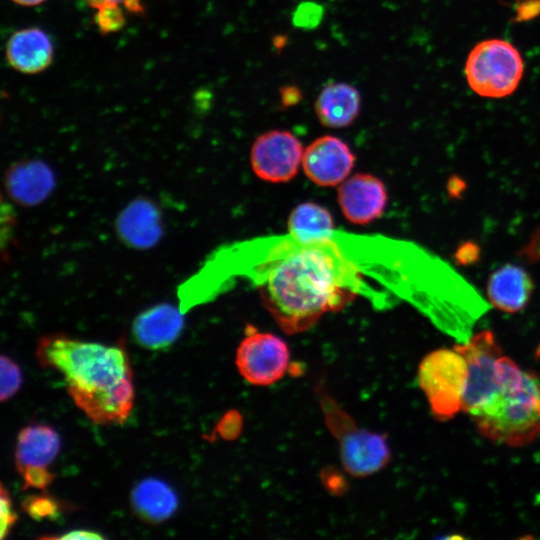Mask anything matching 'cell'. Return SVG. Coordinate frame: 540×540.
<instances>
[{
	"label": "cell",
	"instance_id": "6da1fadb",
	"mask_svg": "<svg viewBox=\"0 0 540 540\" xmlns=\"http://www.w3.org/2000/svg\"><path fill=\"white\" fill-rule=\"evenodd\" d=\"M334 234L312 243L289 237L273 247L256 269V285L265 308L289 334L309 329L361 291V268L339 248Z\"/></svg>",
	"mask_w": 540,
	"mask_h": 540
},
{
	"label": "cell",
	"instance_id": "7a4b0ae2",
	"mask_svg": "<svg viewBox=\"0 0 540 540\" xmlns=\"http://www.w3.org/2000/svg\"><path fill=\"white\" fill-rule=\"evenodd\" d=\"M36 356L62 374L78 408L96 424H122L134 403L129 357L120 344L85 342L64 334L43 336Z\"/></svg>",
	"mask_w": 540,
	"mask_h": 540
},
{
	"label": "cell",
	"instance_id": "3957f363",
	"mask_svg": "<svg viewBox=\"0 0 540 540\" xmlns=\"http://www.w3.org/2000/svg\"><path fill=\"white\" fill-rule=\"evenodd\" d=\"M485 438L511 447H522L540 435V380L526 372L524 382L500 391L471 415Z\"/></svg>",
	"mask_w": 540,
	"mask_h": 540
},
{
	"label": "cell",
	"instance_id": "277c9868",
	"mask_svg": "<svg viewBox=\"0 0 540 540\" xmlns=\"http://www.w3.org/2000/svg\"><path fill=\"white\" fill-rule=\"evenodd\" d=\"M524 61L511 42L490 38L470 50L464 66L470 89L483 98L501 99L513 94L524 75Z\"/></svg>",
	"mask_w": 540,
	"mask_h": 540
},
{
	"label": "cell",
	"instance_id": "5b68a950",
	"mask_svg": "<svg viewBox=\"0 0 540 540\" xmlns=\"http://www.w3.org/2000/svg\"><path fill=\"white\" fill-rule=\"evenodd\" d=\"M417 379L437 420H449L462 411L467 364L454 348L437 349L426 355L419 365Z\"/></svg>",
	"mask_w": 540,
	"mask_h": 540
},
{
	"label": "cell",
	"instance_id": "8992f818",
	"mask_svg": "<svg viewBox=\"0 0 540 540\" xmlns=\"http://www.w3.org/2000/svg\"><path fill=\"white\" fill-rule=\"evenodd\" d=\"M326 421L340 443L345 469L354 476H366L384 467L390 450L383 435L358 428L330 397L321 400Z\"/></svg>",
	"mask_w": 540,
	"mask_h": 540
},
{
	"label": "cell",
	"instance_id": "52a82bcc",
	"mask_svg": "<svg viewBox=\"0 0 540 540\" xmlns=\"http://www.w3.org/2000/svg\"><path fill=\"white\" fill-rule=\"evenodd\" d=\"M467 364V380L462 411L470 416L486 405L499 392L497 363L503 355L495 335L483 330L465 343L454 346Z\"/></svg>",
	"mask_w": 540,
	"mask_h": 540
},
{
	"label": "cell",
	"instance_id": "ba28073f",
	"mask_svg": "<svg viewBox=\"0 0 540 540\" xmlns=\"http://www.w3.org/2000/svg\"><path fill=\"white\" fill-rule=\"evenodd\" d=\"M290 353L280 337L260 331H248L236 352V366L250 384L267 386L280 380L289 366Z\"/></svg>",
	"mask_w": 540,
	"mask_h": 540
},
{
	"label": "cell",
	"instance_id": "9c48e42d",
	"mask_svg": "<svg viewBox=\"0 0 540 540\" xmlns=\"http://www.w3.org/2000/svg\"><path fill=\"white\" fill-rule=\"evenodd\" d=\"M303 153V146L293 133L271 130L258 136L252 144L251 167L264 181L288 182L298 173Z\"/></svg>",
	"mask_w": 540,
	"mask_h": 540
},
{
	"label": "cell",
	"instance_id": "30bf717a",
	"mask_svg": "<svg viewBox=\"0 0 540 540\" xmlns=\"http://www.w3.org/2000/svg\"><path fill=\"white\" fill-rule=\"evenodd\" d=\"M355 154L340 138L321 136L305 149L302 167L306 176L322 187L340 185L355 165Z\"/></svg>",
	"mask_w": 540,
	"mask_h": 540
},
{
	"label": "cell",
	"instance_id": "8fae6325",
	"mask_svg": "<svg viewBox=\"0 0 540 540\" xmlns=\"http://www.w3.org/2000/svg\"><path fill=\"white\" fill-rule=\"evenodd\" d=\"M337 201L349 222L365 225L383 215L388 193L381 179L368 173H358L339 185Z\"/></svg>",
	"mask_w": 540,
	"mask_h": 540
},
{
	"label": "cell",
	"instance_id": "7c38bea8",
	"mask_svg": "<svg viewBox=\"0 0 540 540\" xmlns=\"http://www.w3.org/2000/svg\"><path fill=\"white\" fill-rule=\"evenodd\" d=\"M534 281L529 272L514 263H506L495 269L487 281L489 304L505 313L524 310L533 295Z\"/></svg>",
	"mask_w": 540,
	"mask_h": 540
},
{
	"label": "cell",
	"instance_id": "4fadbf2b",
	"mask_svg": "<svg viewBox=\"0 0 540 540\" xmlns=\"http://www.w3.org/2000/svg\"><path fill=\"white\" fill-rule=\"evenodd\" d=\"M184 312L174 305L162 303L140 313L132 325L135 341L150 350L169 347L184 327Z\"/></svg>",
	"mask_w": 540,
	"mask_h": 540
},
{
	"label": "cell",
	"instance_id": "5bb4252c",
	"mask_svg": "<svg viewBox=\"0 0 540 540\" xmlns=\"http://www.w3.org/2000/svg\"><path fill=\"white\" fill-rule=\"evenodd\" d=\"M61 446L60 436L49 425L32 423L20 430L15 448V466L21 475L49 470Z\"/></svg>",
	"mask_w": 540,
	"mask_h": 540
},
{
	"label": "cell",
	"instance_id": "9a60e30c",
	"mask_svg": "<svg viewBox=\"0 0 540 540\" xmlns=\"http://www.w3.org/2000/svg\"><path fill=\"white\" fill-rule=\"evenodd\" d=\"M314 110L323 126L332 129L344 128L357 119L361 110V95L348 83H328L318 94Z\"/></svg>",
	"mask_w": 540,
	"mask_h": 540
},
{
	"label": "cell",
	"instance_id": "2e32d148",
	"mask_svg": "<svg viewBox=\"0 0 540 540\" xmlns=\"http://www.w3.org/2000/svg\"><path fill=\"white\" fill-rule=\"evenodd\" d=\"M6 57L17 71L25 74L39 73L52 61V42L48 35L38 28L22 29L8 40Z\"/></svg>",
	"mask_w": 540,
	"mask_h": 540
},
{
	"label": "cell",
	"instance_id": "e0dca14e",
	"mask_svg": "<svg viewBox=\"0 0 540 540\" xmlns=\"http://www.w3.org/2000/svg\"><path fill=\"white\" fill-rule=\"evenodd\" d=\"M54 183L52 171L39 161H25L12 166L5 180L9 196L25 206L42 202L52 191Z\"/></svg>",
	"mask_w": 540,
	"mask_h": 540
},
{
	"label": "cell",
	"instance_id": "ac0fdd59",
	"mask_svg": "<svg viewBox=\"0 0 540 540\" xmlns=\"http://www.w3.org/2000/svg\"><path fill=\"white\" fill-rule=\"evenodd\" d=\"M117 230L124 242L144 249L156 244L161 236V217L154 204L146 199L130 203L117 219Z\"/></svg>",
	"mask_w": 540,
	"mask_h": 540
},
{
	"label": "cell",
	"instance_id": "d6986e66",
	"mask_svg": "<svg viewBox=\"0 0 540 540\" xmlns=\"http://www.w3.org/2000/svg\"><path fill=\"white\" fill-rule=\"evenodd\" d=\"M130 499L136 515L148 523L163 522L178 508L175 491L166 482L157 478H146L137 483Z\"/></svg>",
	"mask_w": 540,
	"mask_h": 540
},
{
	"label": "cell",
	"instance_id": "ffe728a7",
	"mask_svg": "<svg viewBox=\"0 0 540 540\" xmlns=\"http://www.w3.org/2000/svg\"><path fill=\"white\" fill-rule=\"evenodd\" d=\"M289 237L299 243H312L330 238L335 233L331 213L314 202L297 205L287 222Z\"/></svg>",
	"mask_w": 540,
	"mask_h": 540
},
{
	"label": "cell",
	"instance_id": "44dd1931",
	"mask_svg": "<svg viewBox=\"0 0 540 540\" xmlns=\"http://www.w3.org/2000/svg\"><path fill=\"white\" fill-rule=\"evenodd\" d=\"M24 512L34 520L56 519L63 506L54 497L45 494L29 495L21 503Z\"/></svg>",
	"mask_w": 540,
	"mask_h": 540
},
{
	"label": "cell",
	"instance_id": "7402d4cb",
	"mask_svg": "<svg viewBox=\"0 0 540 540\" xmlns=\"http://www.w3.org/2000/svg\"><path fill=\"white\" fill-rule=\"evenodd\" d=\"M1 392L2 402L12 398L21 388L23 376L20 367L6 355H1Z\"/></svg>",
	"mask_w": 540,
	"mask_h": 540
},
{
	"label": "cell",
	"instance_id": "603a6c76",
	"mask_svg": "<svg viewBox=\"0 0 540 540\" xmlns=\"http://www.w3.org/2000/svg\"><path fill=\"white\" fill-rule=\"evenodd\" d=\"M323 13L321 5L314 2H303L293 14V23L299 28L312 29L320 23Z\"/></svg>",
	"mask_w": 540,
	"mask_h": 540
},
{
	"label": "cell",
	"instance_id": "cb8c5ba5",
	"mask_svg": "<svg viewBox=\"0 0 540 540\" xmlns=\"http://www.w3.org/2000/svg\"><path fill=\"white\" fill-rule=\"evenodd\" d=\"M96 24L103 33L115 32L122 28L125 19L119 5L97 9Z\"/></svg>",
	"mask_w": 540,
	"mask_h": 540
},
{
	"label": "cell",
	"instance_id": "d4e9b609",
	"mask_svg": "<svg viewBox=\"0 0 540 540\" xmlns=\"http://www.w3.org/2000/svg\"><path fill=\"white\" fill-rule=\"evenodd\" d=\"M0 517H1V539H4L10 533L12 527L17 521V514L13 509L12 499L9 491L1 484L0 491Z\"/></svg>",
	"mask_w": 540,
	"mask_h": 540
},
{
	"label": "cell",
	"instance_id": "484cf974",
	"mask_svg": "<svg viewBox=\"0 0 540 540\" xmlns=\"http://www.w3.org/2000/svg\"><path fill=\"white\" fill-rule=\"evenodd\" d=\"M453 259L458 266L467 267L478 263L481 259V247L472 240L460 243L453 253Z\"/></svg>",
	"mask_w": 540,
	"mask_h": 540
},
{
	"label": "cell",
	"instance_id": "4316f807",
	"mask_svg": "<svg viewBox=\"0 0 540 540\" xmlns=\"http://www.w3.org/2000/svg\"><path fill=\"white\" fill-rule=\"evenodd\" d=\"M217 430L223 438H234L239 432V415L235 412L224 415L217 426Z\"/></svg>",
	"mask_w": 540,
	"mask_h": 540
},
{
	"label": "cell",
	"instance_id": "83f0119b",
	"mask_svg": "<svg viewBox=\"0 0 540 540\" xmlns=\"http://www.w3.org/2000/svg\"><path fill=\"white\" fill-rule=\"evenodd\" d=\"M42 539H59V540H82V539H103L104 536L90 530H73L69 531L66 534L60 536H46L41 537Z\"/></svg>",
	"mask_w": 540,
	"mask_h": 540
},
{
	"label": "cell",
	"instance_id": "f1b7e54d",
	"mask_svg": "<svg viewBox=\"0 0 540 540\" xmlns=\"http://www.w3.org/2000/svg\"><path fill=\"white\" fill-rule=\"evenodd\" d=\"M466 188L467 184L464 179L456 174L451 175L447 180L446 191L448 197L451 199H459L463 196Z\"/></svg>",
	"mask_w": 540,
	"mask_h": 540
},
{
	"label": "cell",
	"instance_id": "f546056e",
	"mask_svg": "<svg viewBox=\"0 0 540 540\" xmlns=\"http://www.w3.org/2000/svg\"><path fill=\"white\" fill-rule=\"evenodd\" d=\"M281 103L284 107L296 105L302 98L301 91L292 85L284 86L280 90Z\"/></svg>",
	"mask_w": 540,
	"mask_h": 540
},
{
	"label": "cell",
	"instance_id": "4dcf8cb0",
	"mask_svg": "<svg viewBox=\"0 0 540 540\" xmlns=\"http://www.w3.org/2000/svg\"><path fill=\"white\" fill-rule=\"evenodd\" d=\"M88 5L96 9H100L107 6L119 5L121 2L125 3L126 6L133 10L138 11L141 9L138 0H86Z\"/></svg>",
	"mask_w": 540,
	"mask_h": 540
},
{
	"label": "cell",
	"instance_id": "1f68e13d",
	"mask_svg": "<svg viewBox=\"0 0 540 540\" xmlns=\"http://www.w3.org/2000/svg\"><path fill=\"white\" fill-rule=\"evenodd\" d=\"M522 255H525L529 261L540 259V230L538 229L530 240L529 244L522 250Z\"/></svg>",
	"mask_w": 540,
	"mask_h": 540
},
{
	"label": "cell",
	"instance_id": "d6a6232c",
	"mask_svg": "<svg viewBox=\"0 0 540 540\" xmlns=\"http://www.w3.org/2000/svg\"><path fill=\"white\" fill-rule=\"evenodd\" d=\"M13 1L17 4L24 5V6H34V5H38L44 2L45 0H13Z\"/></svg>",
	"mask_w": 540,
	"mask_h": 540
}]
</instances>
